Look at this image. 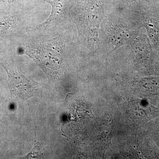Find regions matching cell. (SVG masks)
Masks as SVG:
<instances>
[{"label":"cell","mask_w":159,"mask_h":159,"mask_svg":"<svg viewBox=\"0 0 159 159\" xmlns=\"http://www.w3.org/2000/svg\"><path fill=\"white\" fill-rule=\"evenodd\" d=\"M11 93L16 97L25 100L32 97L35 92V84L22 75L8 73Z\"/></svg>","instance_id":"1"},{"label":"cell","mask_w":159,"mask_h":159,"mask_svg":"<svg viewBox=\"0 0 159 159\" xmlns=\"http://www.w3.org/2000/svg\"><path fill=\"white\" fill-rule=\"evenodd\" d=\"M104 16L103 5L100 0H92L88 12V20L89 25L95 39L98 36L100 23Z\"/></svg>","instance_id":"2"},{"label":"cell","mask_w":159,"mask_h":159,"mask_svg":"<svg viewBox=\"0 0 159 159\" xmlns=\"http://www.w3.org/2000/svg\"><path fill=\"white\" fill-rule=\"evenodd\" d=\"M133 48L138 59L141 62H146L151 52V47L148 38L145 35H142L136 41Z\"/></svg>","instance_id":"3"},{"label":"cell","mask_w":159,"mask_h":159,"mask_svg":"<svg viewBox=\"0 0 159 159\" xmlns=\"http://www.w3.org/2000/svg\"><path fill=\"white\" fill-rule=\"evenodd\" d=\"M111 43L115 48L124 44L128 40L129 34L127 31L121 27L111 28L109 35Z\"/></svg>","instance_id":"4"},{"label":"cell","mask_w":159,"mask_h":159,"mask_svg":"<svg viewBox=\"0 0 159 159\" xmlns=\"http://www.w3.org/2000/svg\"><path fill=\"white\" fill-rule=\"evenodd\" d=\"M146 28L154 44L159 48V19L151 17L145 20Z\"/></svg>","instance_id":"5"},{"label":"cell","mask_w":159,"mask_h":159,"mask_svg":"<svg viewBox=\"0 0 159 159\" xmlns=\"http://www.w3.org/2000/svg\"><path fill=\"white\" fill-rule=\"evenodd\" d=\"M48 2L52 6V12L48 19L42 25V28L46 27V26L48 25L51 21L56 19V17L58 16V15L60 14V12L62 11L63 8V6L61 4L60 0H48Z\"/></svg>","instance_id":"6"},{"label":"cell","mask_w":159,"mask_h":159,"mask_svg":"<svg viewBox=\"0 0 159 159\" xmlns=\"http://www.w3.org/2000/svg\"><path fill=\"white\" fill-rule=\"evenodd\" d=\"M42 146L41 144L39 142L35 140V144L33 149L31 151V152L27 155L25 157H24V158H39L42 157Z\"/></svg>","instance_id":"7"},{"label":"cell","mask_w":159,"mask_h":159,"mask_svg":"<svg viewBox=\"0 0 159 159\" xmlns=\"http://www.w3.org/2000/svg\"><path fill=\"white\" fill-rule=\"evenodd\" d=\"M126 1H129V2H131V1H137V0H126Z\"/></svg>","instance_id":"8"}]
</instances>
